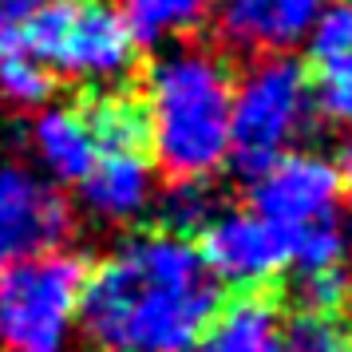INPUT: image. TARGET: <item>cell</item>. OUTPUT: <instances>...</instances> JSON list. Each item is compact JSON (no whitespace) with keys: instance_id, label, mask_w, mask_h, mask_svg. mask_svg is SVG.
Listing matches in <instances>:
<instances>
[{"instance_id":"cell-1","label":"cell","mask_w":352,"mask_h":352,"mask_svg":"<svg viewBox=\"0 0 352 352\" xmlns=\"http://www.w3.org/2000/svg\"><path fill=\"white\" fill-rule=\"evenodd\" d=\"M222 305L198 241L143 230L87 270L76 324L91 352H190Z\"/></svg>"},{"instance_id":"cell-2","label":"cell","mask_w":352,"mask_h":352,"mask_svg":"<svg viewBox=\"0 0 352 352\" xmlns=\"http://www.w3.org/2000/svg\"><path fill=\"white\" fill-rule=\"evenodd\" d=\"M151 151L170 182H210L230 159L234 67L218 48L175 44L146 72Z\"/></svg>"},{"instance_id":"cell-3","label":"cell","mask_w":352,"mask_h":352,"mask_svg":"<svg viewBox=\"0 0 352 352\" xmlns=\"http://www.w3.org/2000/svg\"><path fill=\"white\" fill-rule=\"evenodd\" d=\"M317 123L313 80L293 56H265L234 80L230 107V166L245 182L270 170L289 151H301L305 135Z\"/></svg>"},{"instance_id":"cell-4","label":"cell","mask_w":352,"mask_h":352,"mask_svg":"<svg viewBox=\"0 0 352 352\" xmlns=\"http://www.w3.org/2000/svg\"><path fill=\"white\" fill-rule=\"evenodd\" d=\"M16 48L48 76L111 87L135 67V40L111 0H44L20 20Z\"/></svg>"},{"instance_id":"cell-5","label":"cell","mask_w":352,"mask_h":352,"mask_svg":"<svg viewBox=\"0 0 352 352\" xmlns=\"http://www.w3.org/2000/svg\"><path fill=\"white\" fill-rule=\"evenodd\" d=\"M87 261L67 250L20 257L0 270V352H67Z\"/></svg>"},{"instance_id":"cell-6","label":"cell","mask_w":352,"mask_h":352,"mask_svg":"<svg viewBox=\"0 0 352 352\" xmlns=\"http://www.w3.org/2000/svg\"><path fill=\"white\" fill-rule=\"evenodd\" d=\"M340 206H344V186L336 162L309 146L289 151L270 170L250 178V210L285 230L289 238L329 222H344Z\"/></svg>"},{"instance_id":"cell-7","label":"cell","mask_w":352,"mask_h":352,"mask_svg":"<svg viewBox=\"0 0 352 352\" xmlns=\"http://www.w3.org/2000/svg\"><path fill=\"white\" fill-rule=\"evenodd\" d=\"M198 250L218 285H234L241 293H257L293 265V238L250 206L218 210L202 226Z\"/></svg>"},{"instance_id":"cell-8","label":"cell","mask_w":352,"mask_h":352,"mask_svg":"<svg viewBox=\"0 0 352 352\" xmlns=\"http://www.w3.org/2000/svg\"><path fill=\"white\" fill-rule=\"evenodd\" d=\"M72 230V210L44 178L0 162V270L20 257L48 254Z\"/></svg>"},{"instance_id":"cell-9","label":"cell","mask_w":352,"mask_h":352,"mask_svg":"<svg viewBox=\"0 0 352 352\" xmlns=\"http://www.w3.org/2000/svg\"><path fill=\"white\" fill-rule=\"evenodd\" d=\"M324 0H214V28L222 48L241 56H289L305 44Z\"/></svg>"},{"instance_id":"cell-10","label":"cell","mask_w":352,"mask_h":352,"mask_svg":"<svg viewBox=\"0 0 352 352\" xmlns=\"http://www.w3.org/2000/svg\"><path fill=\"white\" fill-rule=\"evenodd\" d=\"M155 170L146 155H103L80 182L83 210L107 226H127L155 206Z\"/></svg>"},{"instance_id":"cell-11","label":"cell","mask_w":352,"mask_h":352,"mask_svg":"<svg viewBox=\"0 0 352 352\" xmlns=\"http://www.w3.org/2000/svg\"><path fill=\"white\" fill-rule=\"evenodd\" d=\"M28 143H32L36 162L48 170L56 182H76L80 186L87 170L96 166V143L83 127V115L76 103H60V107H44L28 127Z\"/></svg>"},{"instance_id":"cell-12","label":"cell","mask_w":352,"mask_h":352,"mask_svg":"<svg viewBox=\"0 0 352 352\" xmlns=\"http://www.w3.org/2000/svg\"><path fill=\"white\" fill-rule=\"evenodd\" d=\"M281 313L265 293H241L218 309L190 352H277Z\"/></svg>"},{"instance_id":"cell-13","label":"cell","mask_w":352,"mask_h":352,"mask_svg":"<svg viewBox=\"0 0 352 352\" xmlns=\"http://www.w3.org/2000/svg\"><path fill=\"white\" fill-rule=\"evenodd\" d=\"M83 115V127L96 143V155H146L151 131H146V107L131 91L99 87L91 96L76 103Z\"/></svg>"},{"instance_id":"cell-14","label":"cell","mask_w":352,"mask_h":352,"mask_svg":"<svg viewBox=\"0 0 352 352\" xmlns=\"http://www.w3.org/2000/svg\"><path fill=\"white\" fill-rule=\"evenodd\" d=\"M115 8L127 24L135 48H155L178 36H190L198 24H206L214 0H119Z\"/></svg>"},{"instance_id":"cell-15","label":"cell","mask_w":352,"mask_h":352,"mask_svg":"<svg viewBox=\"0 0 352 352\" xmlns=\"http://www.w3.org/2000/svg\"><path fill=\"white\" fill-rule=\"evenodd\" d=\"M162 230L170 234H202V226L218 214V194L210 190V182H170L159 198Z\"/></svg>"},{"instance_id":"cell-16","label":"cell","mask_w":352,"mask_h":352,"mask_svg":"<svg viewBox=\"0 0 352 352\" xmlns=\"http://www.w3.org/2000/svg\"><path fill=\"white\" fill-rule=\"evenodd\" d=\"M305 48L313 56V64H336L352 56V0H324L317 12L313 28L305 36Z\"/></svg>"},{"instance_id":"cell-17","label":"cell","mask_w":352,"mask_h":352,"mask_svg":"<svg viewBox=\"0 0 352 352\" xmlns=\"http://www.w3.org/2000/svg\"><path fill=\"white\" fill-rule=\"evenodd\" d=\"M52 76L48 67H40L24 48L0 52V96L16 107H40L52 96Z\"/></svg>"},{"instance_id":"cell-18","label":"cell","mask_w":352,"mask_h":352,"mask_svg":"<svg viewBox=\"0 0 352 352\" xmlns=\"http://www.w3.org/2000/svg\"><path fill=\"white\" fill-rule=\"evenodd\" d=\"M309 80H313V111H317V119H329L336 127L352 131V56L317 67V76H309Z\"/></svg>"},{"instance_id":"cell-19","label":"cell","mask_w":352,"mask_h":352,"mask_svg":"<svg viewBox=\"0 0 352 352\" xmlns=\"http://www.w3.org/2000/svg\"><path fill=\"white\" fill-rule=\"evenodd\" d=\"M336 170H340V186H344V198L352 202V139L344 143V155L336 162Z\"/></svg>"},{"instance_id":"cell-20","label":"cell","mask_w":352,"mask_h":352,"mask_svg":"<svg viewBox=\"0 0 352 352\" xmlns=\"http://www.w3.org/2000/svg\"><path fill=\"white\" fill-rule=\"evenodd\" d=\"M349 265H352V254H349ZM349 277H352V270H349Z\"/></svg>"},{"instance_id":"cell-21","label":"cell","mask_w":352,"mask_h":352,"mask_svg":"<svg viewBox=\"0 0 352 352\" xmlns=\"http://www.w3.org/2000/svg\"><path fill=\"white\" fill-rule=\"evenodd\" d=\"M32 4H44V0H32Z\"/></svg>"}]
</instances>
